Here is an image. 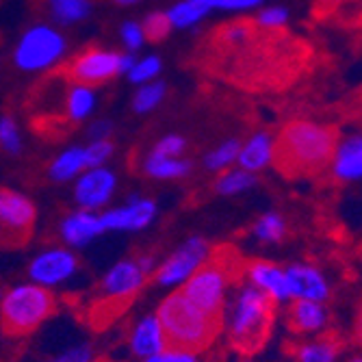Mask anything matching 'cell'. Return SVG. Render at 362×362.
I'll return each mask as SVG.
<instances>
[{
	"mask_svg": "<svg viewBox=\"0 0 362 362\" xmlns=\"http://www.w3.org/2000/svg\"><path fill=\"white\" fill-rule=\"evenodd\" d=\"M128 347H130V351H133V356L139 358V360L152 358V356H156L163 349L170 347L156 313L141 317L133 327H130Z\"/></svg>",
	"mask_w": 362,
	"mask_h": 362,
	"instance_id": "cell-15",
	"label": "cell"
},
{
	"mask_svg": "<svg viewBox=\"0 0 362 362\" xmlns=\"http://www.w3.org/2000/svg\"><path fill=\"white\" fill-rule=\"evenodd\" d=\"M160 72H163V59L158 54H146L135 59V63L126 72V78L133 85H146L156 81Z\"/></svg>",
	"mask_w": 362,
	"mask_h": 362,
	"instance_id": "cell-31",
	"label": "cell"
},
{
	"mask_svg": "<svg viewBox=\"0 0 362 362\" xmlns=\"http://www.w3.org/2000/svg\"><path fill=\"white\" fill-rule=\"evenodd\" d=\"M119 40H122V46L126 52H139L148 44L144 26L137 20H126L119 26Z\"/></svg>",
	"mask_w": 362,
	"mask_h": 362,
	"instance_id": "cell-35",
	"label": "cell"
},
{
	"mask_svg": "<svg viewBox=\"0 0 362 362\" xmlns=\"http://www.w3.org/2000/svg\"><path fill=\"white\" fill-rule=\"evenodd\" d=\"M337 137L327 126L298 119L282 128L276 139V165L286 174H317L330 165Z\"/></svg>",
	"mask_w": 362,
	"mask_h": 362,
	"instance_id": "cell-1",
	"label": "cell"
},
{
	"mask_svg": "<svg viewBox=\"0 0 362 362\" xmlns=\"http://www.w3.org/2000/svg\"><path fill=\"white\" fill-rule=\"evenodd\" d=\"M46 362H93V349H91V345L83 343V345L70 347V349L48 358Z\"/></svg>",
	"mask_w": 362,
	"mask_h": 362,
	"instance_id": "cell-40",
	"label": "cell"
},
{
	"mask_svg": "<svg viewBox=\"0 0 362 362\" xmlns=\"http://www.w3.org/2000/svg\"><path fill=\"white\" fill-rule=\"evenodd\" d=\"M239 276V258H230L228 250L211 252L209 260L182 286L180 293L200 310L221 317L226 295L233 278Z\"/></svg>",
	"mask_w": 362,
	"mask_h": 362,
	"instance_id": "cell-4",
	"label": "cell"
},
{
	"mask_svg": "<svg viewBox=\"0 0 362 362\" xmlns=\"http://www.w3.org/2000/svg\"><path fill=\"white\" fill-rule=\"evenodd\" d=\"M100 105V95H98V87L81 85V83H70L65 89L63 98V113L65 119L70 124H83L91 119Z\"/></svg>",
	"mask_w": 362,
	"mask_h": 362,
	"instance_id": "cell-18",
	"label": "cell"
},
{
	"mask_svg": "<svg viewBox=\"0 0 362 362\" xmlns=\"http://www.w3.org/2000/svg\"><path fill=\"white\" fill-rule=\"evenodd\" d=\"M351 362H362V358H354Z\"/></svg>",
	"mask_w": 362,
	"mask_h": 362,
	"instance_id": "cell-45",
	"label": "cell"
},
{
	"mask_svg": "<svg viewBox=\"0 0 362 362\" xmlns=\"http://www.w3.org/2000/svg\"><path fill=\"white\" fill-rule=\"evenodd\" d=\"M239 150H241V141L237 137H228V139L219 141L217 146H213L202 156V165L211 174H221V172L237 165Z\"/></svg>",
	"mask_w": 362,
	"mask_h": 362,
	"instance_id": "cell-26",
	"label": "cell"
},
{
	"mask_svg": "<svg viewBox=\"0 0 362 362\" xmlns=\"http://www.w3.org/2000/svg\"><path fill=\"white\" fill-rule=\"evenodd\" d=\"M0 295H3V291H0Z\"/></svg>",
	"mask_w": 362,
	"mask_h": 362,
	"instance_id": "cell-46",
	"label": "cell"
},
{
	"mask_svg": "<svg viewBox=\"0 0 362 362\" xmlns=\"http://www.w3.org/2000/svg\"><path fill=\"white\" fill-rule=\"evenodd\" d=\"M46 9L54 26H76L93 13V0H46Z\"/></svg>",
	"mask_w": 362,
	"mask_h": 362,
	"instance_id": "cell-23",
	"label": "cell"
},
{
	"mask_svg": "<svg viewBox=\"0 0 362 362\" xmlns=\"http://www.w3.org/2000/svg\"><path fill=\"white\" fill-rule=\"evenodd\" d=\"M85 170H89L85 146H68L48 163L46 176L57 185H65L76 180Z\"/></svg>",
	"mask_w": 362,
	"mask_h": 362,
	"instance_id": "cell-22",
	"label": "cell"
},
{
	"mask_svg": "<svg viewBox=\"0 0 362 362\" xmlns=\"http://www.w3.org/2000/svg\"><path fill=\"white\" fill-rule=\"evenodd\" d=\"M85 154H87V168L107 165L115 154V141L113 139H93L85 146Z\"/></svg>",
	"mask_w": 362,
	"mask_h": 362,
	"instance_id": "cell-36",
	"label": "cell"
},
{
	"mask_svg": "<svg viewBox=\"0 0 362 362\" xmlns=\"http://www.w3.org/2000/svg\"><path fill=\"white\" fill-rule=\"evenodd\" d=\"M113 5H117V7H135V5H139L141 0H111Z\"/></svg>",
	"mask_w": 362,
	"mask_h": 362,
	"instance_id": "cell-43",
	"label": "cell"
},
{
	"mask_svg": "<svg viewBox=\"0 0 362 362\" xmlns=\"http://www.w3.org/2000/svg\"><path fill=\"white\" fill-rule=\"evenodd\" d=\"M250 37H252V24L250 22H230L228 26L221 28V40L233 44V46L245 44Z\"/></svg>",
	"mask_w": 362,
	"mask_h": 362,
	"instance_id": "cell-39",
	"label": "cell"
},
{
	"mask_svg": "<svg viewBox=\"0 0 362 362\" xmlns=\"http://www.w3.org/2000/svg\"><path fill=\"white\" fill-rule=\"evenodd\" d=\"M144 362H200V358H197L195 351L168 347V349H163L160 354H156L152 358H146Z\"/></svg>",
	"mask_w": 362,
	"mask_h": 362,
	"instance_id": "cell-41",
	"label": "cell"
},
{
	"mask_svg": "<svg viewBox=\"0 0 362 362\" xmlns=\"http://www.w3.org/2000/svg\"><path fill=\"white\" fill-rule=\"evenodd\" d=\"M276 302L254 284H247L239 291L237 300L230 310V339L241 351L258 349L269 337L274 323Z\"/></svg>",
	"mask_w": 362,
	"mask_h": 362,
	"instance_id": "cell-5",
	"label": "cell"
},
{
	"mask_svg": "<svg viewBox=\"0 0 362 362\" xmlns=\"http://www.w3.org/2000/svg\"><path fill=\"white\" fill-rule=\"evenodd\" d=\"M288 286H291V298L295 300H313L323 302L327 298V284L323 276L308 265H293L286 269Z\"/></svg>",
	"mask_w": 362,
	"mask_h": 362,
	"instance_id": "cell-19",
	"label": "cell"
},
{
	"mask_svg": "<svg viewBox=\"0 0 362 362\" xmlns=\"http://www.w3.org/2000/svg\"><path fill=\"white\" fill-rule=\"evenodd\" d=\"M187 148H189V141L185 135L180 133H168V135H160L152 148H150V154H156V156H185L187 154Z\"/></svg>",
	"mask_w": 362,
	"mask_h": 362,
	"instance_id": "cell-34",
	"label": "cell"
},
{
	"mask_svg": "<svg viewBox=\"0 0 362 362\" xmlns=\"http://www.w3.org/2000/svg\"><path fill=\"white\" fill-rule=\"evenodd\" d=\"M209 11H228V13H245L260 9L265 0H202Z\"/></svg>",
	"mask_w": 362,
	"mask_h": 362,
	"instance_id": "cell-38",
	"label": "cell"
},
{
	"mask_svg": "<svg viewBox=\"0 0 362 362\" xmlns=\"http://www.w3.org/2000/svg\"><path fill=\"white\" fill-rule=\"evenodd\" d=\"M70 44L63 30L48 22L30 24L13 46V65L24 74L48 72L68 57Z\"/></svg>",
	"mask_w": 362,
	"mask_h": 362,
	"instance_id": "cell-6",
	"label": "cell"
},
{
	"mask_svg": "<svg viewBox=\"0 0 362 362\" xmlns=\"http://www.w3.org/2000/svg\"><path fill=\"white\" fill-rule=\"evenodd\" d=\"M156 202L144 195H130L124 204L100 213L107 233H139L156 219Z\"/></svg>",
	"mask_w": 362,
	"mask_h": 362,
	"instance_id": "cell-13",
	"label": "cell"
},
{
	"mask_svg": "<svg viewBox=\"0 0 362 362\" xmlns=\"http://www.w3.org/2000/svg\"><path fill=\"white\" fill-rule=\"evenodd\" d=\"M148 274L139 267L137 258H124L103 276L100 286H98V302L100 310L124 308L135 295L146 286Z\"/></svg>",
	"mask_w": 362,
	"mask_h": 362,
	"instance_id": "cell-9",
	"label": "cell"
},
{
	"mask_svg": "<svg viewBox=\"0 0 362 362\" xmlns=\"http://www.w3.org/2000/svg\"><path fill=\"white\" fill-rule=\"evenodd\" d=\"M252 233H254V237H256L258 241H262V243H278V241H282L284 235H286V221H284L282 215L269 211V213L260 215V217L254 221Z\"/></svg>",
	"mask_w": 362,
	"mask_h": 362,
	"instance_id": "cell-30",
	"label": "cell"
},
{
	"mask_svg": "<svg viewBox=\"0 0 362 362\" xmlns=\"http://www.w3.org/2000/svg\"><path fill=\"white\" fill-rule=\"evenodd\" d=\"M288 325L293 332H319L325 325V308L321 302L295 300L288 308Z\"/></svg>",
	"mask_w": 362,
	"mask_h": 362,
	"instance_id": "cell-24",
	"label": "cell"
},
{
	"mask_svg": "<svg viewBox=\"0 0 362 362\" xmlns=\"http://www.w3.org/2000/svg\"><path fill=\"white\" fill-rule=\"evenodd\" d=\"M135 52H119L115 48L89 46L76 52L65 63V76L70 78V83L100 87L126 74L130 65L135 63Z\"/></svg>",
	"mask_w": 362,
	"mask_h": 362,
	"instance_id": "cell-7",
	"label": "cell"
},
{
	"mask_svg": "<svg viewBox=\"0 0 362 362\" xmlns=\"http://www.w3.org/2000/svg\"><path fill=\"white\" fill-rule=\"evenodd\" d=\"M156 317L165 332L168 345L174 349L202 351L221 330V317H213L191 304L180 291L168 295L156 308Z\"/></svg>",
	"mask_w": 362,
	"mask_h": 362,
	"instance_id": "cell-2",
	"label": "cell"
},
{
	"mask_svg": "<svg viewBox=\"0 0 362 362\" xmlns=\"http://www.w3.org/2000/svg\"><path fill=\"white\" fill-rule=\"evenodd\" d=\"M213 247L204 237H189L180 247H176L165 260L156 265L152 278L163 288L182 286L204 262L209 260Z\"/></svg>",
	"mask_w": 362,
	"mask_h": 362,
	"instance_id": "cell-8",
	"label": "cell"
},
{
	"mask_svg": "<svg viewBox=\"0 0 362 362\" xmlns=\"http://www.w3.org/2000/svg\"><path fill=\"white\" fill-rule=\"evenodd\" d=\"M165 13L174 30H189L195 28L197 24H202L211 11L202 0H178L176 5L165 9Z\"/></svg>",
	"mask_w": 362,
	"mask_h": 362,
	"instance_id": "cell-25",
	"label": "cell"
},
{
	"mask_svg": "<svg viewBox=\"0 0 362 362\" xmlns=\"http://www.w3.org/2000/svg\"><path fill=\"white\" fill-rule=\"evenodd\" d=\"M141 172L144 176L160 182L185 180L193 172V160L187 156H156L148 152L141 160Z\"/></svg>",
	"mask_w": 362,
	"mask_h": 362,
	"instance_id": "cell-21",
	"label": "cell"
},
{
	"mask_svg": "<svg viewBox=\"0 0 362 362\" xmlns=\"http://www.w3.org/2000/svg\"><path fill=\"white\" fill-rule=\"evenodd\" d=\"M330 3H332V0H330Z\"/></svg>",
	"mask_w": 362,
	"mask_h": 362,
	"instance_id": "cell-47",
	"label": "cell"
},
{
	"mask_svg": "<svg viewBox=\"0 0 362 362\" xmlns=\"http://www.w3.org/2000/svg\"><path fill=\"white\" fill-rule=\"evenodd\" d=\"M356 334H358V341L362 343V313L358 317V325H356Z\"/></svg>",
	"mask_w": 362,
	"mask_h": 362,
	"instance_id": "cell-44",
	"label": "cell"
},
{
	"mask_svg": "<svg viewBox=\"0 0 362 362\" xmlns=\"http://www.w3.org/2000/svg\"><path fill=\"white\" fill-rule=\"evenodd\" d=\"M107 233L100 213L78 209L65 215L59 221V239L65 243V247L78 250L95 241L98 237H103Z\"/></svg>",
	"mask_w": 362,
	"mask_h": 362,
	"instance_id": "cell-14",
	"label": "cell"
},
{
	"mask_svg": "<svg viewBox=\"0 0 362 362\" xmlns=\"http://www.w3.org/2000/svg\"><path fill=\"white\" fill-rule=\"evenodd\" d=\"M113 122L111 119H93L87 128V137L93 139H113Z\"/></svg>",
	"mask_w": 362,
	"mask_h": 362,
	"instance_id": "cell-42",
	"label": "cell"
},
{
	"mask_svg": "<svg viewBox=\"0 0 362 362\" xmlns=\"http://www.w3.org/2000/svg\"><path fill=\"white\" fill-rule=\"evenodd\" d=\"M332 174L339 180L362 178V135H349L337 144L332 154Z\"/></svg>",
	"mask_w": 362,
	"mask_h": 362,
	"instance_id": "cell-20",
	"label": "cell"
},
{
	"mask_svg": "<svg viewBox=\"0 0 362 362\" xmlns=\"http://www.w3.org/2000/svg\"><path fill=\"white\" fill-rule=\"evenodd\" d=\"M117 191V174L109 165L89 168L74 180V202L78 209L100 213Z\"/></svg>",
	"mask_w": 362,
	"mask_h": 362,
	"instance_id": "cell-12",
	"label": "cell"
},
{
	"mask_svg": "<svg viewBox=\"0 0 362 362\" xmlns=\"http://www.w3.org/2000/svg\"><path fill=\"white\" fill-rule=\"evenodd\" d=\"M337 351H339V345L330 339H325V341L302 345L298 351V358L300 362H334Z\"/></svg>",
	"mask_w": 362,
	"mask_h": 362,
	"instance_id": "cell-33",
	"label": "cell"
},
{
	"mask_svg": "<svg viewBox=\"0 0 362 362\" xmlns=\"http://www.w3.org/2000/svg\"><path fill=\"white\" fill-rule=\"evenodd\" d=\"M57 310L52 288L35 282L16 284L0 295V330L20 339L42 327Z\"/></svg>",
	"mask_w": 362,
	"mask_h": 362,
	"instance_id": "cell-3",
	"label": "cell"
},
{
	"mask_svg": "<svg viewBox=\"0 0 362 362\" xmlns=\"http://www.w3.org/2000/svg\"><path fill=\"white\" fill-rule=\"evenodd\" d=\"M256 174L252 172H245L243 168H230L226 172H221L215 180V193L217 195H223V197H230V195H241V193H247L250 189L256 187Z\"/></svg>",
	"mask_w": 362,
	"mask_h": 362,
	"instance_id": "cell-28",
	"label": "cell"
},
{
	"mask_svg": "<svg viewBox=\"0 0 362 362\" xmlns=\"http://www.w3.org/2000/svg\"><path fill=\"white\" fill-rule=\"evenodd\" d=\"M24 152V135L18 119L9 113L0 115V154L5 156H20Z\"/></svg>",
	"mask_w": 362,
	"mask_h": 362,
	"instance_id": "cell-29",
	"label": "cell"
},
{
	"mask_svg": "<svg viewBox=\"0 0 362 362\" xmlns=\"http://www.w3.org/2000/svg\"><path fill=\"white\" fill-rule=\"evenodd\" d=\"M168 98V83L165 81H152L146 85H139L133 100H130V109H133L137 115H150L152 111H156Z\"/></svg>",
	"mask_w": 362,
	"mask_h": 362,
	"instance_id": "cell-27",
	"label": "cell"
},
{
	"mask_svg": "<svg viewBox=\"0 0 362 362\" xmlns=\"http://www.w3.org/2000/svg\"><path fill=\"white\" fill-rule=\"evenodd\" d=\"M250 278V282L260 288L265 295L278 304V302H286L291 298V286H288V278H286V269H280L274 262L267 260H254L243 269Z\"/></svg>",
	"mask_w": 362,
	"mask_h": 362,
	"instance_id": "cell-17",
	"label": "cell"
},
{
	"mask_svg": "<svg viewBox=\"0 0 362 362\" xmlns=\"http://www.w3.org/2000/svg\"><path fill=\"white\" fill-rule=\"evenodd\" d=\"M141 26H144V33H146V40L152 42V44L165 42L170 37V33L174 30L165 11H152V13H148L144 18V22H141Z\"/></svg>",
	"mask_w": 362,
	"mask_h": 362,
	"instance_id": "cell-32",
	"label": "cell"
},
{
	"mask_svg": "<svg viewBox=\"0 0 362 362\" xmlns=\"http://www.w3.org/2000/svg\"><path fill=\"white\" fill-rule=\"evenodd\" d=\"M276 160V137L267 130H258V133L250 135L245 141H241L237 165L245 172L258 174L274 165Z\"/></svg>",
	"mask_w": 362,
	"mask_h": 362,
	"instance_id": "cell-16",
	"label": "cell"
},
{
	"mask_svg": "<svg viewBox=\"0 0 362 362\" xmlns=\"http://www.w3.org/2000/svg\"><path fill=\"white\" fill-rule=\"evenodd\" d=\"M291 20V13L286 7L282 5H269V7H260L256 13V24L260 28H267V30H278L282 26H286Z\"/></svg>",
	"mask_w": 362,
	"mask_h": 362,
	"instance_id": "cell-37",
	"label": "cell"
},
{
	"mask_svg": "<svg viewBox=\"0 0 362 362\" xmlns=\"http://www.w3.org/2000/svg\"><path fill=\"white\" fill-rule=\"evenodd\" d=\"M78 267L81 262L74 250L54 245L33 256V260L28 262V278L40 286L54 288L70 282L78 274Z\"/></svg>",
	"mask_w": 362,
	"mask_h": 362,
	"instance_id": "cell-11",
	"label": "cell"
},
{
	"mask_svg": "<svg viewBox=\"0 0 362 362\" xmlns=\"http://www.w3.org/2000/svg\"><path fill=\"white\" fill-rule=\"evenodd\" d=\"M37 219V206L18 189L0 187V243H22Z\"/></svg>",
	"mask_w": 362,
	"mask_h": 362,
	"instance_id": "cell-10",
	"label": "cell"
}]
</instances>
